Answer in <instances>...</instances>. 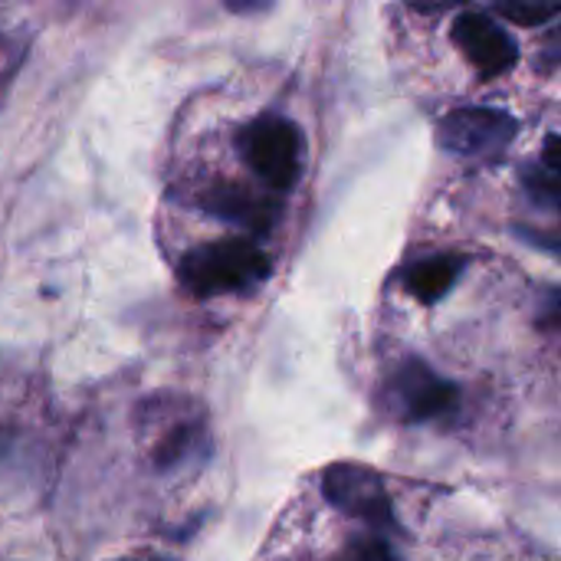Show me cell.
<instances>
[{"label": "cell", "mask_w": 561, "mask_h": 561, "mask_svg": "<svg viewBox=\"0 0 561 561\" xmlns=\"http://www.w3.org/2000/svg\"><path fill=\"white\" fill-rule=\"evenodd\" d=\"M516 131H519V122L510 112L490 108V105H463L440 118L437 141L444 151L457 158L493 161L510 151V145L516 141Z\"/></svg>", "instance_id": "cell-3"}, {"label": "cell", "mask_w": 561, "mask_h": 561, "mask_svg": "<svg viewBox=\"0 0 561 561\" xmlns=\"http://www.w3.org/2000/svg\"><path fill=\"white\" fill-rule=\"evenodd\" d=\"M204 207L214 217H220V220H227V224H233V227H240V230H247L253 237L270 233L276 227V220H279V201H273V197H266L260 191L237 187V184L214 187L204 197Z\"/></svg>", "instance_id": "cell-7"}, {"label": "cell", "mask_w": 561, "mask_h": 561, "mask_svg": "<svg viewBox=\"0 0 561 561\" xmlns=\"http://www.w3.org/2000/svg\"><path fill=\"white\" fill-rule=\"evenodd\" d=\"M542 161H546L552 171H559L561 174V135H552V138L546 141V148H542Z\"/></svg>", "instance_id": "cell-15"}, {"label": "cell", "mask_w": 561, "mask_h": 561, "mask_svg": "<svg viewBox=\"0 0 561 561\" xmlns=\"http://www.w3.org/2000/svg\"><path fill=\"white\" fill-rule=\"evenodd\" d=\"M542 62L549 69H561V26H556L549 36H546V46H542Z\"/></svg>", "instance_id": "cell-14"}, {"label": "cell", "mask_w": 561, "mask_h": 561, "mask_svg": "<svg viewBox=\"0 0 561 561\" xmlns=\"http://www.w3.org/2000/svg\"><path fill=\"white\" fill-rule=\"evenodd\" d=\"M270 256L253 240H217L191 250L181 260V283L191 296L210 299L227 293H247L270 276Z\"/></svg>", "instance_id": "cell-1"}, {"label": "cell", "mask_w": 561, "mask_h": 561, "mask_svg": "<svg viewBox=\"0 0 561 561\" xmlns=\"http://www.w3.org/2000/svg\"><path fill=\"white\" fill-rule=\"evenodd\" d=\"M322 496L329 500V506L342 510L345 516H355L358 523H365L375 533H385V536L398 533L391 496H388L381 477L371 467H362V463H352V460L325 467Z\"/></svg>", "instance_id": "cell-4"}, {"label": "cell", "mask_w": 561, "mask_h": 561, "mask_svg": "<svg viewBox=\"0 0 561 561\" xmlns=\"http://www.w3.org/2000/svg\"><path fill=\"white\" fill-rule=\"evenodd\" d=\"M496 7L516 26H546L561 13V0H496Z\"/></svg>", "instance_id": "cell-11"}, {"label": "cell", "mask_w": 561, "mask_h": 561, "mask_svg": "<svg viewBox=\"0 0 561 561\" xmlns=\"http://www.w3.org/2000/svg\"><path fill=\"white\" fill-rule=\"evenodd\" d=\"M237 148H240L243 161L250 164V171L273 191H289L302 174L306 141H302L299 125L283 115L253 118L240 131Z\"/></svg>", "instance_id": "cell-2"}, {"label": "cell", "mask_w": 561, "mask_h": 561, "mask_svg": "<svg viewBox=\"0 0 561 561\" xmlns=\"http://www.w3.org/2000/svg\"><path fill=\"white\" fill-rule=\"evenodd\" d=\"M197 440H201V424L181 417V424H174L168 434L158 437V444H154V450H151L154 467L164 470V473H168V470H178L184 460H191Z\"/></svg>", "instance_id": "cell-9"}, {"label": "cell", "mask_w": 561, "mask_h": 561, "mask_svg": "<svg viewBox=\"0 0 561 561\" xmlns=\"http://www.w3.org/2000/svg\"><path fill=\"white\" fill-rule=\"evenodd\" d=\"M516 237L519 240H526L529 247H536V250H542V253H549V256H559L561 260V233H549V230H536V227H516Z\"/></svg>", "instance_id": "cell-13"}, {"label": "cell", "mask_w": 561, "mask_h": 561, "mask_svg": "<svg viewBox=\"0 0 561 561\" xmlns=\"http://www.w3.org/2000/svg\"><path fill=\"white\" fill-rule=\"evenodd\" d=\"M273 0H224V7L230 10V13H260V10H266Z\"/></svg>", "instance_id": "cell-16"}, {"label": "cell", "mask_w": 561, "mask_h": 561, "mask_svg": "<svg viewBox=\"0 0 561 561\" xmlns=\"http://www.w3.org/2000/svg\"><path fill=\"white\" fill-rule=\"evenodd\" d=\"M335 561H398V552L385 533L365 529L339 549Z\"/></svg>", "instance_id": "cell-10"}, {"label": "cell", "mask_w": 561, "mask_h": 561, "mask_svg": "<svg viewBox=\"0 0 561 561\" xmlns=\"http://www.w3.org/2000/svg\"><path fill=\"white\" fill-rule=\"evenodd\" d=\"M391 398L398 414L408 424H427L450 414L460 404V391L454 381L440 378L431 365L411 358L391 378Z\"/></svg>", "instance_id": "cell-5"}, {"label": "cell", "mask_w": 561, "mask_h": 561, "mask_svg": "<svg viewBox=\"0 0 561 561\" xmlns=\"http://www.w3.org/2000/svg\"><path fill=\"white\" fill-rule=\"evenodd\" d=\"M542 325H561V293H556L546 306V316H542Z\"/></svg>", "instance_id": "cell-17"}, {"label": "cell", "mask_w": 561, "mask_h": 561, "mask_svg": "<svg viewBox=\"0 0 561 561\" xmlns=\"http://www.w3.org/2000/svg\"><path fill=\"white\" fill-rule=\"evenodd\" d=\"M463 266H467V260L457 253H437V256L417 260L414 266L404 270V289L424 306L440 302L460 279Z\"/></svg>", "instance_id": "cell-8"}, {"label": "cell", "mask_w": 561, "mask_h": 561, "mask_svg": "<svg viewBox=\"0 0 561 561\" xmlns=\"http://www.w3.org/2000/svg\"><path fill=\"white\" fill-rule=\"evenodd\" d=\"M148 561H164V559H148Z\"/></svg>", "instance_id": "cell-18"}, {"label": "cell", "mask_w": 561, "mask_h": 561, "mask_svg": "<svg viewBox=\"0 0 561 561\" xmlns=\"http://www.w3.org/2000/svg\"><path fill=\"white\" fill-rule=\"evenodd\" d=\"M523 187H526V194H529L536 204H542V207H549V210H561V174L559 171H552L549 164H542V168H526V171H523Z\"/></svg>", "instance_id": "cell-12"}, {"label": "cell", "mask_w": 561, "mask_h": 561, "mask_svg": "<svg viewBox=\"0 0 561 561\" xmlns=\"http://www.w3.org/2000/svg\"><path fill=\"white\" fill-rule=\"evenodd\" d=\"M454 43L483 79H500L516 66L513 36L483 13H460L454 23Z\"/></svg>", "instance_id": "cell-6"}]
</instances>
